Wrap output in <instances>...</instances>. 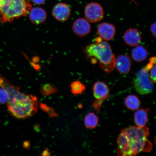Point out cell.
Here are the masks:
<instances>
[{
    "instance_id": "1",
    "label": "cell",
    "mask_w": 156,
    "mask_h": 156,
    "mask_svg": "<svg viewBox=\"0 0 156 156\" xmlns=\"http://www.w3.org/2000/svg\"><path fill=\"white\" fill-rule=\"evenodd\" d=\"M149 128L132 126L122 130L117 139L119 156H135L141 152H150L153 144L148 139Z\"/></svg>"
},
{
    "instance_id": "2",
    "label": "cell",
    "mask_w": 156,
    "mask_h": 156,
    "mask_svg": "<svg viewBox=\"0 0 156 156\" xmlns=\"http://www.w3.org/2000/svg\"><path fill=\"white\" fill-rule=\"evenodd\" d=\"M0 87L4 88L8 93L7 108L15 118L20 119L30 118L37 112L38 103L36 96L21 92L19 87L12 85L3 76L0 80Z\"/></svg>"
},
{
    "instance_id": "3",
    "label": "cell",
    "mask_w": 156,
    "mask_h": 156,
    "mask_svg": "<svg viewBox=\"0 0 156 156\" xmlns=\"http://www.w3.org/2000/svg\"><path fill=\"white\" fill-rule=\"evenodd\" d=\"M84 52L87 58L98 59L101 67L107 73H111L114 69L115 58L108 43L102 41L89 44Z\"/></svg>"
},
{
    "instance_id": "4",
    "label": "cell",
    "mask_w": 156,
    "mask_h": 156,
    "mask_svg": "<svg viewBox=\"0 0 156 156\" xmlns=\"http://www.w3.org/2000/svg\"><path fill=\"white\" fill-rule=\"evenodd\" d=\"M31 9L29 0H2L0 23L11 22L15 19L26 16Z\"/></svg>"
},
{
    "instance_id": "5",
    "label": "cell",
    "mask_w": 156,
    "mask_h": 156,
    "mask_svg": "<svg viewBox=\"0 0 156 156\" xmlns=\"http://www.w3.org/2000/svg\"><path fill=\"white\" fill-rule=\"evenodd\" d=\"M148 72L145 67L142 68L136 73L134 79V87L140 94H147L153 90L154 83L150 79Z\"/></svg>"
},
{
    "instance_id": "6",
    "label": "cell",
    "mask_w": 156,
    "mask_h": 156,
    "mask_svg": "<svg viewBox=\"0 0 156 156\" xmlns=\"http://www.w3.org/2000/svg\"><path fill=\"white\" fill-rule=\"evenodd\" d=\"M84 13L87 20L91 23L98 22L104 17V10L102 6L98 3L94 2L86 6Z\"/></svg>"
},
{
    "instance_id": "7",
    "label": "cell",
    "mask_w": 156,
    "mask_h": 156,
    "mask_svg": "<svg viewBox=\"0 0 156 156\" xmlns=\"http://www.w3.org/2000/svg\"><path fill=\"white\" fill-rule=\"evenodd\" d=\"M73 32L77 36L83 37L90 32L91 26L86 19L79 18L73 23Z\"/></svg>"
},
{
    "instance_id": "8",
    "label": "cell",
    "mask_w": 156,
    "mask_h": 156,
    "mask_svg": "<svg viewBox=\"0 0 156 156\" xmlns=\"http://www.w3.org/2000/svg\"><path fill=\"white\" fill-rule=\"evenodd\" d=\"M132 60L126 55H120L115 60V67L120 73L127 74L129 73L131 68Z\"/></svg>"
},
{
    "instance_id": "9",
    "label": "cell",
    "mask_w": 156,
    "mask_h": 156,
    "mask_svg": "<svg viewBox=\"0 0 156 156\" xmlns=\"http://www.w3.org/2000/svg\"><path fill=\"white\" fill-rule=\"evenodd\" d=\"M52 15L58 20L65 21L69 18L71 13L70 8L66 4L59 3L52 9Z\"/></svg>"
},
{
    "instance_id": "10",
    "label": "cell",
    "mask_w": 156,
    "mask_h": 156,
    "mask_svg": "<svg viewBox=\"0 0 156 156\" xmlns=\"http://www.w3.org/2000/svg\"><path fill=\"white\" fill-rule=\"evenodd\" d=\"M115 33L116 29L114 25L108 23H101L98 27V34L105 41L112 40Z\"/></svg>"
},
{
    "instance_id": "11",
    "label": "cell",
    "mask_w": 156,
    "mask_h": 156,
    "mask_svg": "<svg viewBox=\"0 0 156 156\" xmlns=\"http://www.w3.org/2000/svg\"><path fill=\"white\" fill-rule=\"evenodd\" d=\"M93 89L94 96L97 101L102 102L108 96L109 88L103 82H97L94 85Z\"/></svg>"
},
{
    "instance_id": "12",
    "label": "cell",
    "mask_w": 156,
    "mask_h": 156,
    "mask_svg": "<svg viewBox=\"0 0 156 156\" xmlns=\"http://www.w3.org/2000/svg\"><path fill=\"white\" fill-rule=\"evenodd\" d=\"M124 40L126 44L130 46L138 45L141 41V34L137 29L130 28L125 33Z\"/></svg>"
},
{
    "instance_id": "13",
    "label": "cell",
    "mask_w": 156,
    "mask_h": 156,
    "mask_svg": "<svg viewBox=\"0 0 156 156\" xmlns=\"http://www.w3.org/2000/svg\"><path fill=\"white\" fill-rule=\"evenodd\" d=\"M30 11L29 19L34 24H41L46 20L47 14L44 9L40 8L35 7L31 9Z\"/></svg>"
},
{
    "instance_id": "14",
    "label": "cell",
    "mask_w": 156,
    "mask_h": 156,
    "mask_svg": "<svg viewBox=\"0 0 156 156\" xmlns=\"http://www.w3.org/2000/svg\"><path fill=\"white\" fill-rule=\"evenodd\" d=\"M149 109H141L137 110L134 115V122L137 126H145L148 122Z\"/></svg>"
},
{
    "instance_id": "15",
    "label": "cell",
    "mask_w": 156,
    "mask_h": 156,
    "mask_svg": "<svg viewBox=\"0 0 156 156\" xmlns=\"http://www.w3.org/2000/svg\"><path fill=\"white\" fill-rule=\"evenodd\" d=\"M132 56L135 61L140 62L144 61L148 56V52L143 46H136L132 50Z\"/></svg>"
},
{
    "instance_id": "16",
    "label": "cell",
    "mask_w": 156,
    "mask_h": 156,
    "mask_svg": "<svg viewBox=\"0 0 156 156\" xmlns=\"http://www.w3.org/2000/svg\"><path fill=\"white\" fill-rule=\"evenodd\" d=\"M125 105L129 110L134 111L139 108L140 101L136 95H130L127 97L125 100Z\"/></svg>"
},
{
    "instance_id": "17",
    "label": "cell",
    "mask_w": 156,
    "mask_h": 156,
    "mask_svg": "<svg viewBox=\"0 0 156 156\" xmlns=\"http://www.w3.org/2000/svg\"><path fill=\"white\" fill-rule=\"evenodd\" d=\"M98 122V117L93 112L89 113L86 116L84 119L86 127L90 129L96 127Z\"/></svg>"
},
{
    "instance_id": "18",
    "label": "cell",
    "mask_w": 156,
    "mask_h": 156,
    "mask_svg": "<svg viewBox=\"0 0 156 156\" xmlns=\"http://www.w3.org/2000/svg\"><path fill=\"white\" fill-rule=\"evenodd\" d=\"M71 93L75 95L82 94L86 89L84 85L80 81H76L72 83L71 85Z\"/></svg>"
},
{
    "instance_id": "19",
    "label": "cell",
    "mask_w": 156,
    "mask_h": 156,
    "mask_svg": "<svg viewBox=\"0 0 156 156\" xmlns=\"http://www.w3.org/2000/svg\"><path fill=\"white\" fill-rule=\"evenodd\" d=\"M58 91L57 88L50 83H47L42 86L40 89L41 94L44 96H49L57 92Z\"/></svg>"
},
{
    "instance_id": "20",
    "label": "cell",
    "mask_w": 156,
    "mask_h": 156,
    "mask_svg": "<svg viewBox=\"0 0 156 156\" xmlns=\"http://www.w3.org/2000/svg\"><path fill=\"white\" fill-rule=\"evenodd\" d=\"M40 108L42 110L47 113L51 118H54L58 116V115L56 112L53 108L48 106L47 105L44 103H40Z\"/></svg>"
},
{
    "instance_id": "21",
    "label": "cell",
    "mask_w": 156,
    "mask_h": 156,
    "mask_svg": "<svg viewBox=\"0 0 156 156\" xmlns=\"http://www.w3.org/2000/svg\"><path fill=\"white\" fill-rule=\"evenodd\" d=\"M9 94L4 88L0 87V103L5 104L9 100Z\"/></svg>"
},
{
    "instance_id": "22",
    "label": "cell",
    "mask_w": 156,
    "mask_h": 156,
    "mask_svg": "<svg viewBox=\"0 0 156 156\" xmlns=\"http://www.w3.org/2000/svg\"><path fill=\"white\" fill-rule=\"evenodd\" d=\"M156 64H154L153 67L149 70L150 79L153 83L156 82Z\"/></svg>"
},
{
    "instance_id": "23",
    "label": "cell",
    "mask_w": 156,
    "mask_h": 156,
    "mask_svg": "<svg viewBox=\"0 0 156 156\" xmlns=\"http://www.w3.org/2000/svg\"><path fill=\"white\" fill-rule=\"evenodd\" d=\"M156 23H154L151 25V32L153 36L156 38Z\"/></svg>"
},
{
    "instance_id": "24",
    "label": "cell",
    "mask_w": 156,
    "mask_h": 156,
    "mask_svg": "<svg viewBox=\"0 0 156 156\" xmlns=\"http://www.w3.org/2000/svg\"><path fill=\"white\" fill-rule=\"evenodd\" d=\"M41 155L42 156H50L51 155V153L48 148H46L43 151Z\"/></svg>"
},
{
    "instance_id": "25",
    "label": "cell",
    "mask_w": 156,
    "mask_h": 156,
    "mask_svg": "<svg viewBox=\"0 0 156 156\" xmlns=\"http://www.w3.org/2000/svg\"><path fill=\"white\" fill-rule=\"evenodd\" d=\"M46 0H32L33 3L36 5H40L44 3Z\"/></svg>"
},
{
    "instance_id": "26",
    "label": "cell",
    "mask_w": 156,
    "mask_h": 156,
    "mask_svg": "<svg viewBox=\"0 0 156 156\" xmlns=\"http://www.w3.org/2000/svg\"><path fill=\"white\" fill-rule=\"evenodd\" d=\"M30 145V142L29 141H26L23 142V147L25 149H29Z\"/></svg>"
},
{
    "instance_id": "27",
    "label": "cell",
    "mask_w": 156,
    "mask_h": 156,
    "mask_svg": "<svg viewBox=\"0 0 156 156\" xmlns=\"http://www.w3.org/2000/svg\"><path fill=\"white\" fill-rule=\"evenodd\" d=\"M1 1H2V0H0V3H1Z\"/></svg>"
}]
</instances>
